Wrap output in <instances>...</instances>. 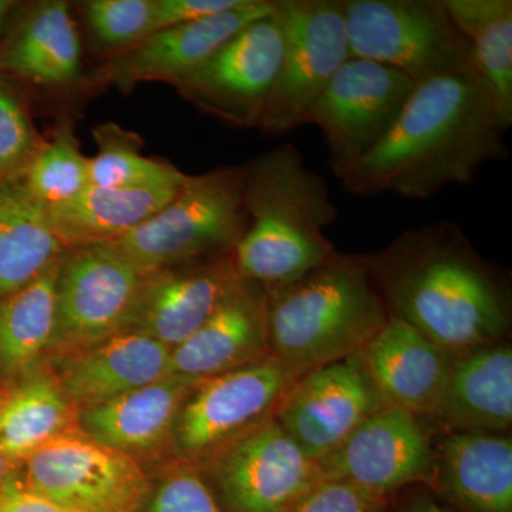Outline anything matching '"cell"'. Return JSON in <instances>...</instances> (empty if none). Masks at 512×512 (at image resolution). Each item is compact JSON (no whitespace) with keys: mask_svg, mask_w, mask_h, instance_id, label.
<instances>
[{"mask_svg":"<svg viewBox=\"0 0 512 512\" xmlns=\"http://www.w3.org/2000/svg\"><path fill=\"white\" fill-rule=\"evenodd\" d=\"M84 12L97 42L116 55L154 32V0H90Z\"/></svg>","mask_w":512,"mask_h":512,"instance_id":"d6a6232c","label":"cell"},{"mask_svg":"<svg viewBox=\"0 0 512 512\" xmlns=\"http://www.w3.org/2000/svg\"><path fill=\"white\" fill-rule=\"evenodd\" d=\"M146 278L107 245L67 251L57 279L49 352L67 355L127 330Z\"/></svg>","mask_w":512,"mask_h":512,"instance_id":"30bf717a","label":"cell"},{"mask_svg":"<svg viewBox=\"0 0 512 512\" xmlns=\"http://www.w3.org/2000/svg\"><path fill=\"white\" fill-rule=\"evenodd\" d=\"M181 187L116 190L89 185L73 200L47 211L67 248L113 244L165 207Z\"/></svg>","mask_w":512,"mask_h":512,"instance_id":"d4e9b609","label":"cell"},{"mask_svg":"<svg viewBox=\"0 0 512 512\" xmlns=\"http://www.w3.org/2000/svg\"><path fill=\"white\" fill-rule=\"evenodd\" d=\"M241 279L234 254L151 272L127 330L173 350L207 322Z\"/></svg>","mask_w":512,"mask_h":512,"instance_id":"e0dca14e","label":"cell"},{"mask_svg":"<svg viewBox=\"0 0 512 512\" xmlns=\"http://www.w3.org/2000/svg\"><path fill=\"white\" fill-rule=\"evenodd\" d=\"M197 383L167 376L79 413V429L94 440L136 458L171 440L175 419Z\"/></svg>","mask_w":512,"mask_h":512,"instance_id":"603a6c76","label":"cell"},{"mask_svg":"<svg viewBox=\"0 0 512 512\" xmlns=\"http://www.w3.org/2000/svg\"><path fill=\"white\" fill-rule=\"evenodd\" d=\"M505 133L473 67L440 74L416 83L390 133L343 178V187L359 197L392 192L427 200L505 160Z\"/></svg>","mask_w":512,"mask_h":512,"instance_id":"6da1fadb","label":"cell"},{"mask_svg":"<svg viewBox=\"0 0 512 512\" xmlns=\"http://www.w3.org/2000/svg\"><path fill=\"white\" fill-rule=\"evenodd\" d=\"M90 158L80 151L72 127L60 126L43 140L20 178L29 194L47 208L73 200L90 185Z\"/></svg>","mask_w":512,"mask_h":512,"instance_id":"4dcf8cb0","label":"cell"},{"mask_svg":"<svg viewBox=\"0 0 512 512\" xmlns=\"http://www.w3.org/2000/svg\"><path fill=\"white\" fill-rule=\"evenodd\" d=\"M22 481V471L18 466L0 453V501L9 493L10 488Z\"/></svg>","mask_w":512,"mask_h":512,"instance_id":"74e56055","label":"cell"},{"mask_svg":"<svg viewBox=\"0 0 512 512\" xmlns=\"http://www.w3.org/2000/svg\"><path fill=\"white\" fill-rule=\"evenodd\" d=\"M242 2L244 0H154V32L227 12Z\"/></svg>","mask_w":512,"mask_h":512,"instance_id":"d590c367","label":"cell"},{"mask_svg":"<svg viewBox=\"0 0 512 512\" xmlns=\"http://www.w3.org/2000/svg\"><path fill=\"white\" fill-rule=\"evenodd\" d=\"M0 512H76L63 505L33 493L23 485V481L10 488L9 493L0 501Z\"/></svg>","mask_w":512,"mask_h":512,"instance_id":"8d00e7d4","label":"cell"},{"mask_svg":"<svg viewBox=\"0 0 512 512\" xmlns=\"http://www.w3.org/2000/svg\"><path fill=\"white\" fill-rule=\"evenodd\" d=\"M384 406L357 353L299 377L279 403L276 420L319 464Z\"/></svg>","mask_w":512,"mask_h":512,"instance_id":"4fadbf2b","label":"cell"},{"mask_svg":"<svg viewBox=\"0 0 512 512\" xmlns=\"http://www.w3.org/2000/svg\"><path fill=\"white\" fill-rule=\"evenodd\" d=\"M79 410L52 372L32 370L0 387V453L15 466L64 431L79 426Z\"/></svg>","mask_w":512,"mask_h":512,"instance_id":"4316f807","label":"cell"},{"mask_svg":"<svg viewBox=\"0 0 512 512\" xmlns=\"http://www.w3.org/2000/svg\"><path fill=\"white\" fill-rule=\"evenodd\" d=\"M434 453L414 414L384 406L319 463L320 480H343L386 495L433 474Z\"/></svg>","mask_w":512,"mask_h":512,"instance_id":"9a60e30c","label":"cell"},{"mask_svg":"<svg viewBox=\"0 0 512 512\" xmlns=\"http://www.w3.org/2000/svg\"><path fill=\"white\" fill-rule=\"evenodd\" d=\"M274 15L284 56L259 128L279 136L308 124L309 110L350 49L343 0H274Z\"/></svg>","mask_w":512,"mask_h":512,"instance_id":"52a82bcc","label":"cell"},{"mask_svg":"<svg viewBox=\"0 0 512 512\" xmlns=\"http://www.w3.org/2000/svg\"><path fill=\"white\" fill-rule=\"evenodd\" d=\"M505 131L512 124L511 0H444Z\"/></svg>","mask_w":512,"mask_h":512,"instance_id":"83f0119b","label":"cell"},{"mask_svg":"<svg viewBox=\"0 0 512 512\" xmlns=\"http://www.w3.org/2000/svg\"><path fill=\"white\" fill-rule=\"evenodd\" d=\"M18 18L0 39V73L46 87L73 83L82 66V43L69 3H35Z\"/></svg>","mask_w":512,"mask_h":512,"instance_id":"44dd1931","label":"cell"},{"mask_svg":"<svg viewBox=\"0 0 512 512\" xmlns=\"http://www.w3.org/2000/svg\"><path fill=\"white\" fill-rule=\"evenodd\" d=\"M414 86L406 74L372 60L350 57L340 67L308 114V124L325 137L339 180L390 133Z\"/></svg>","mask_w":512,"mask_h":512,"instance_id":"9c48e42d","label":"cell"},{"mask_svg":"<svg viewBox=\"0 0 512 512\" xmlns=\"http://www.w3.org/2000/svg\"><path fill=\"white\" fill-rule=\"evenodd\" d=\"M282 56L284 33L272 10L173 86L198 109L231 126L259 127Z\"/></svg>","mask_w":512,"mask_h":512,"instance_id":"7c38bea8","label":"cell"},{"mask_svg":"<svg viewBox=\"0 0 512 512\" xmlns=\"http://www.w3.org/2000/svg\"><path fill=\"white\" fill-rule=\"evenodd\" d=\"M170 353L158 340L124 330L57 356L52 373L80 413L170 376Z\"/></svg>","mask_w":512,"mask_h":512,"instance_id":"d6986e66","label":"cell"},{"mask_svg":"<svg viewBox=\"0 0 512 512\" xmlns=\"http://www.w3.org/2000/svg\"><path fill=\"white\" fill-rule=\"evenodd\" d=\"M365 261L390 315L446 352L495 345L510 328L507 293L454 221L403 232Z\"/></svg>","mask_w":512,"mask_h":512,"instance_id":"7a4b0ae2","label":"cell"},{"mask_svg":"<svg viewBox=\"0 0 512 512\" xmlns=\"http://www.w3.org/2000/svg\"><path fill=\"white\" fill-rule=\"evenodd\" d=\"M248 227L245 165L188 178L173 200L107 244L143 274L234 254Z\"/></svg>","mask_w":512,"mask_h":512,"instance_id":"5b68a950","label":"cell"},{"mask_svg":"<svg viewBox=\"0 0 512 512\" xmlns=\"http://www.w3.org/2000/svg\"><path fill=\"white\" fill-rule=\"evenodd\" d=\"M99 153L90 158V185L99 188L181 187L190 175L141 154V140L113 123L93 131Z\"/></svg>","mask_w":512,"mask_h":512,"instance_id":"f546056e","label":"cell"},{"mask_svg":"<svg viewBox=\"0 0 512 512\" xmlns=\"http://www.w3.org/2000/svg\"><path fill=\"white\" fill-rule=\"evenodd\" d=\"M433 416L460 431L494 433L511 426L512 350L488 345L451 360Z\"/></svg>","mask_w":512,"mask_h":512,"instance_id":"7402d4cb","label":"cell"},{"mask_svg":"<svg viewBox=\"0 0 512 512\" xmlns=\"http://www.w3.org/2000/svg\"><path fill=\"white\" fill-rule=\"evenodd\" d=\"M22 468L26 488L76 512H140L151 491L136 458L79 426L37 448Z\"/></svg>","mask_w":512,"mask_h":512,"instance_id":"ba28073f","label":"cell"},{"mask_svg":"<svg viewBox=\"0 0 512 512\" xmlns=\"http://www.w3.org/2000/svg\"><path fill=\"white\" fill-rule=\"evenodd\" d=\"M299 379L269 355L252 365L201 380L175 419L171 444L184 458L208 456L266 420Z\"/></svg>","mask_w":512,"mask_h":512,"instance_id":"8fae6325","label":"cell"},{"mask_svg":"<svg viewBox=\"0 0 512 512\" xmlns=\"http://www.w3.org/2000/svg\"><path fill=\"white\" fill-rule=\"evenodd\" d=\"M350 57L393 67L414 83L471 66L444 0H343Z\"/></svg>","mask_w":512,"mask_h":512,"instance_id":"8992f818","label":"cell"},{"mask_svg":"<svg viewBox=\"0 0 512 512\" xmlns=\"http://www.w3.org/2000/svg\"><path fill=\"white\" fill-rule=\"evenodd\" d=\"M266 295L271 356L299 377L362 352L390 316L365 258L338 252Z\"/></svg>","mask_w":512,"mask_h":512,"instance_id":"277c9868","label":"cell"},{"mask_svg":"<svg viewBox=\"0 0 512 512\" xmlns=\"http://www.w3.org/2000/svg\"><path fill=\"white\" fill-rule=\"evenodd\" d=\"M140 512H228L197 471L178 467L151 488Z\"/></svg>","mask_w":512,"mask_h":512,"instance_id":"836d02e7","label":"cell"},{"mask_svg":"<svg viewBox=\"0 0 512 512\" xmlns=\"http://www.w3.org/2000/svg\"><path fill=\"white\" fill-rule=\"evenodd\" d=\"M409 512H451L448 510H444L440 505L433 503V501H421V503L417 504L416 507H413Z\"/></svg>","mask_w":512,"mask_h":512,"instance_id":"ab89813d","label":"cell"},{"mask_svg":"<svg viewBox=\"0 0 512 512\" xmlns=\"http://www.w3.org/2000/svg\"><path fill=\"white\" fill-rule=\"evenodd\" d=\"M384 497L349 481L322 480L289 512H383Z\"/></svg>","mask_w":512,"mask_h":512,"instance_id":"e575fe53","label":"cell"},{"mask_svg":"<svg viewBox=\"0 0 512 512\" xmlns=\"http://www.w3.org/2000/svg\"><path fill=\"white\" fill-rule=\"evenodd\" d=\"M215 476L231 512H289L322 481L319 464L276 419L261 421L232 441Z\"/></svg>","mask_w":512,"mask_h":512,"instance_id":"5bb4252c","label":"cell"},{"mask_svg":"<svg viewBox=\"0 0 512 512\" xmlns=\"http://www.w3.org/2000/svg\"><path fill=\"white\" fill-rule=\"evenodd\" d=\"M18 5L19 3L13 2V0H0V39L12 19L13 12L18 9Z\"/></svg>","mask_w":512,"mask_h":512,"instance_id":"f35d334b","label":"cell"},{"mask_svg":"<svg viewBox=\"0 0 512 512\" xmlns=\"http://www.w3.org/2000/svg\"><path fill=\"white\" fill-rule=\"evenodd\" d=\"M448 495L470 512H512V443L483 431H456L441 447Z\"/></svg>","mask_w":512,"mask_h":512,"instance_id":"484cf974","label":"cell"},{"mask_svg":"<svg viewBox=\"0 0 512 512\" xmlns=\"http://www.w3.org/2000/svg\"><path fill=\"white\" fill-rule=\"evenodd\" d=\"M360 357L386 406L433 414L450 367L446 350L390 315Z\"/></svg>","mask_w":512,"mask_h":512,"instance_id":"ffe728a7","label":"cell"},{"mask_svg":"<svg viewBox=\"0 0 512 512\" xmlns=\"http://www.w3.org/2000/svg\"><path fill=\"white\" fill-rule=\"evenodd\" d=\"M248 227L234 251L245 281L266 291L292 284L336 254L325 229L338 217L322 175L293 144L245 165Z\"/></svg>","mask_w":512,"mask_h":512,"instance_id":"3957f363","label":"cell"},{"mask_svg":"<svg viewBox=\"0 0 512 512\" xmlns=\"http://www.w3.org/2000/svg\"><path fill=\"white\" fill-rule=\"evenodd\" d=\"M269 355L268 295L241 279L207 322L171 350L170 376L198 383Z\"/></svg>","mask_w":512,"mask_h":512,"instance_id":"ac0fdd59","label":"cell"},{"mask_svg":"<svg viewBox=\"0 0 512 512\" xmlns=\"http://www.w3.org/2000/svg\"><path fill=\"white\" fill-rule=\"evenodd\" d=\"M67 251L47 207L22 180L0 181V301L35 281Z\"/></svg>","mask_w":512,"mask_h":512,"instance_id":"cb8c5ba5","label":"cell"},{"mask_svg":"<svg viewBox=\"0 0 512 512\" xmlns=\"http://www.w3.org/2000/svg\"><path fill=\"white\" fill-rule=\"evenodd\" d=\"M274 0H244L237 8L151 33L117 53L96 73L99 82L128 92L138 83L174 84L194 72L249 23L271 15Z\"/></svg>","mask_w":512,"mask_h":512,"instance_id":"2e32d148","label":"cell"},{"mask_svg":"<svg viewBox=\"0 0 512 512\" xmlns=\"http://www.w3.org/2000/svg\"><path fill=\"white\" fill-rule=\"evenodd\" d=\"M62 259L35 281L0 301V375L3 377L12 380L32 372L49 353L55 332L57 279Z\"/></svg>","mask_w":512,"mask_h":512,"instance_id":"f1b7e54d","label":"cell"},{"mask_svg":"<svg viewBox=\"0 0 512 512\" xmlns=\"http://www.w3.org/2000/svg\"><path fill=\"white\" fill-rule=\"evenodd\" d=\"M42 143L22 94L0 73V181L20 180Z\"/></svg>","mask_w":512,"mask_h":512,"instance_id":"1f68e13d","label":"cell"}]
</instances>
